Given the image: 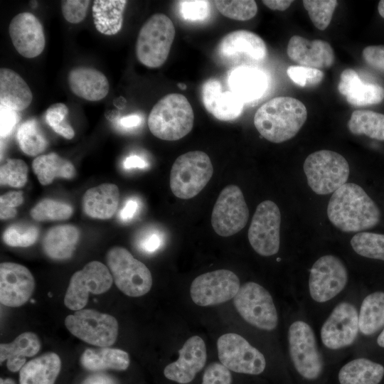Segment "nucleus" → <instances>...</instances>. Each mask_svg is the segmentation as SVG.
<instances>
[{"label": "nucleus", "instance_id": "b1692460", "mask_svg": "<svg viewBox=\"0 0 384 384\" xmlns=\"http://www.w3.org/2000/svg\"><path fill=\"white\" fill-rule=\"evenodd\" d=\"M338 92L348 104L365 107L380 103L384 99V88L372 83H364L358 73L351 68L344 70L338 84Z\"/></svg>", "mask_w": 384, "mask_h": 384}, {"label": "nucleus", "instance_id": "cd10ccee", "mask_svg": "<svg viewBox=\"0 0 384 384\" xmlns=\"http://www.w3.org/2000/svg\"><path fill=\"white\" fill-rule=\"evenodd\" d=\"M32 99L29 86L16 72L0 69V106L19 112L26 109Z\"/></svg>", "mask_w": 384, "mask_h": 384}, {"label": "nucleus", "instance_id": "72a5a7b5", "mask_svg": "<svg viewBox=\"0 0 384 384\" xmlns=\"http://www.w3.org/2000/svg\"><path fill=\"white\" fill-rule=\"evenodd\" d=\"M32 169L43 186L50 184L57 177L71 179L76 174L72 162L54 152L36 157Z\"/></svg>", "mask_w": 384, "mask_h": 384}, {"label": "nucleus", "instance_id": "2eb2a0df", "mask_svg": "<svg viewBox=\"0 0 384 384\" xmlns=\"http://www.w3.org/2000/svg\"><path fill=\"white\" fill-rule=\"evenodd\" d=\"M348 282V272L342 261L332 255L319 258L312 265L309 279L311 298L326 302L339 294Z\"/></svg>", "mask_w": 384, "mask_h": 384}, {"label": "nucleus", "instance_id": "6e6552de", "mask_svg": "<svg viewBox=\"0 0 384 384\" xmlns=\"http://www.w3.org/2000/svg\"><path fill=\"white\" fill-rule=\"evenodd\" d=\"M233 299L235 309L247 323L265 331L276 328L277 309L271 294L262 286L253 282H246Z\"/></svg>", "mask_w": 384, "mask_h": 384}, {"label": "nucleus", "instance_id": "39448f33", "mask_svg": "<svg viewBox=\"0 0 384 384\" xmlns=\"http://www.w3.org/2000/svg\"><path fill=\"white\" fill-rule=\"evenodd\" d=\"M213 174L208 155L202 151H188L174 162L170 173V188L181 199H189L198 194Z\"/></svg>", "mask_w": 384, "mask_h": 384}, {"label": "nucleus", "instance_id": "c9c22d12", "mask_svg": "<svg viewBox=\"0 0 384 384\" xmlns=\"http://www.w3.org/2000/svg\"><path fill=\"white\" fill-rule=\"evenodd\" d=\"M359 330L366 336L384 327V292L368 294L362 302L358 315Z\"/></svg>", "mask_w": 384, "mask_h": 384}, {"label": "nucleus", "instance_id": "1a4fd4ad", "mask_svg": "<svg viewBox=\"0 0 384 384\" xmlns=\"http://www.w3.org/2000/svg\"><path fill=\"white\" fill-rule=\"evenodd\" d=\"M68 331L93 346L108 347L114 343L118 334L117 319L93 309H80L65 319Z\"/></svg>", "mask_w": 384, "mask_h": 384}, {"label": "nucleus", "instance_id": "7c9ffc66", "mask_svg": "<svg viewBox=\"0 0 384 384\" xmlns=\"http://www.w3.org/2000/svg\"><path fill=\"white\" fill-rule=\"evenodd\" d=\"M58 354L46 353L27 362L19 371L20 384H54L60 371Z\"/></svg>", "mask_w": 384, "mask_h": 384}, {"label": "nucleus", "instance_id": "864d4df0", "mask_svg": "<svg viewBox=\"0 0 384 384\" xmlns=\"http://www.w3.org/2000/svg\"><path fill=\"white\" fill-rule=\"evenodd\" d=\"M18 121V112L0 106L1 137H6L10 135Z\"/></svg>", "mask_w": 384, "mask_h": 384}, {"label": "nucleus", "instance_id": "c756f323", "mask_svg": "<svg viewBox=\"0 0 384 384\" xmlns=\"http://www.w3.org/2000/svg\"><path fill=\"white\" fill-rule=\"evenodd\" d=\"M41 346L40 340L36 334L23 333L11 343H1V363L6 361V366L10 371H20L26 363V358L37 354Z\"/></svg>", "mask_w": 384, "mask_h": 384}, {"label": "nucleus", "instance_id": "2f4dec72", "mask_svg": "<svg viewBox=\"0 0 384 384\" xmlns=\"http://www.w3.org/2000/svg\"><path fill=\"white\" fill-rule=\"evenodd\" d=\"M80 363L84 368L90 371L124 370L129 366V357L126 351L118 348H87L82 354Z\"/></svg>", "mask_w": 384, "mask_h": 384}, {"label": "nucleus", "instance_id": "e433bc0d", "mask_svg": "<svg viewBox=\"0 0 384 384\" xmlns=\"http://www.w3.org/2000/svg\"><path fill=\"white\" fill-rule=\"evenodd\" d=\"M354 135H366L384 141V114L372 110H355L347 123Z\"/></svg>", "mask_w": 384, "mask_h": 384}, {"label": "nucleus", "instance_id": "603ef678", "mask_svg": "<svg viewBox=\"0 0 384 384\" xmlns=\"http://www.w3.org/2000/svg\"><path fill=\"white\" fill-rule=\"evenodd\" d=\"M362 56L370 68L384 73V46H369L363 48Z\"/></svg>", "mask_w": 384, "mask_h": 384}, {"label": "nucleus", "instance_id": "f8f14e48", "mask_svg": "<svg viewBox=\"0 0 384 384\" xmlns=\"http://www.w3.org/2000/svg\"><path fill=\"white\" fill-rule=\"evenodd\" d=\"M249 210L241 189L235 185L225 186L220 193L211 215L215 232L228 237L240 231L246 225Z\"/></svg>", "mask_w": 384, "mask_h": 384}, {"label": "nucleus", "instance_id": "37998d69", "mask_svg": "<svg viewBox=\"0 0 384 384\" xmlns=\"http://www.w3.org/2000/svg\"><path fill=\"white\" fill-rule=\"evenodd\" d=\"M39 236L38 227L33 225L13 224L2 235L5 244L11 247H26L33 245Z\"/></svg>", "mask_w": 384, "mask_h": 384}, {"label": "nucleus", "instance_id": "a211bd4d", "mask_svg": "<svg viewBox=\"0 0 384 384\" xmlns=\"http://www.w3.org/2000/svg\"><path fill=\"white\" fill-rule=\"evenodd\" d=\"M220 60L228 65L242 61H261L267 55V46L257 34L247 30H238L225 35L217 46Z\"/></svg>", "mask_w": 384, "mask_h": 384}, {"label": "nucleus", "instance_id": "49530a36", "mask_svg": "<svg viewBox=\"0 0 384 384\" xmlns=\"http://www.w3.org/2000/svg\"><path fill=\"white\" fill-rule=\"evenodd\" d=\"M289 78L302 87H311L319 85L324 78L322 70L304 67L289 66L287 70Z\"/></svg>", "mask_w": 384, "mask_h": 384}, {"label": "nucleus", "instance_id": "a878e982", "mask_svg": "<svg viewBox=\"0 0 384 384\" xmlns=\"http://www.w3.org/2000/svg\"><path fill=\"white\" fill-rule=\"evenodd\" d=\"M70 90L78 97L88 101H99L107 96L110 85L107 77L90 67L78 66L68 73Z\"/></svg>", "mask_w": 384, "mask_h": 384}, {"label": "nucleus", "instance_id": "0eeeda50", "mask_svg": "<svg viewBox=\"0 0 384 384\" xmlns=\"http://www.w3.org/2000/svg\"><path fill=\"white\" fill-rule=\"evenodd\" d=\"M106 261L116 286L126 295L141 297L150 290L151 272L126 248L112 247L107 252Z\"/></svg>", "mask_w": 384, "mask_h": 384}, {"label": "nucleus", "instance_id": "a18cd8bd", "mask_svg": "<svg viewBox=\"0 0 384 384\" xmlns=\"http://www.w3.org/2000/svg\"><path fill=\"white\" fill-rule=\"evenodd\" d=\"M68 114V108L63 103H55L46 110L45 119L46 123L58 134L67 139H71L75 136L72 126L65 121Z\"/></svg>", "mask_w": 384, "mask_h": 384}, {"label": "nucleus", "instance_id": "4be33fe9", "mask_svg": "<svg viewBox=\"0 0 384 384\" xmlns=\"http://www.w3.org/2000/svg\"><path fill=\"white\" fill-rule=\"evenodd\" d=\"M287 53L300 66L319 70L330 68L335 60L334 50L327 41L321 39L309 41L297 35L289 39Z\"/></svg>", "mask_w": 384, "mask_h": 384}, {"label": "nucleus", "instance_id": "a19ab883", "mask_svg": "<svg viewBox=\"0 0 384 384\" xmlns=\"http://www.w3.org/2000/svg\"><path fill=\"white\" fill-rule=\"evenodd\" d=\"M302 3L311 22L320 31H324L329 26L338 5L336 0H304Z\"/></svg>", "mask_w": 384, "mask_h": 384}, {"label": "nucleus", "instance_id": "bf43d9fd", "mask_svg": "<svg viewBox=\"0 0 384 384\" xmlns=\"http://www.w3.org/2000/svg\"><path fill=\"white\" fill-rule=\"evenodd\" d=\"M142 122V118L138 114H129L122 117L119 124L124 129H132L138 127Z\"/></svg>", "mask_w": 384, "mask_h": 384}, {"label": "nucleus", "instance_id": "f704fd0d", "mask_svg": "<svg viewBox=\"0 0 384 384\" xmlns=\"http://www.w3.org/2000/svg\"><path fill=\"white\" fill-rule=\"evenodd\" d=\"M384 375V367L367 358L354 359L340 370L341 384H378Z\"/></svg>", "mask_w": 384, "mask_h": 384}, {"label": "nucleus", "instance_id": "20e7f679", "mask_svg": "<svg viewBox=\"0 0 384 384\" xmlns=\"http://www.w3.org/2000/svg\"><path fill=\"white\" fill-rule=\"evenodd\" d=\"M175 37L172 21L164 14L152 15L139 30L136 43L138 60L150 68L161 66L166 60Z\"/></svg>", "mask_w": 384, "mask_h": 384}, {"label": "nucleus", "instance_id": "412c9836", "mask_svg": "<svg viewBox=\"0 0 384 384\" xmlns=\"http://www.w3.org/2000/svg\"><path fill=\"white\" fill-rule=\"evenodd\" d=\"M206 358L204 341L198 336H191L178 351V358L165 367L164 374L171 380L188 383L204 367Z\"/></svg>", "mask_w": 384, "mask_h": 384}, {"label": "nucleus", "instance_id": "f03ea898", "mask_svg": "<svg viewBox=\"0 0 384 384\" xmlns=\"http://www.w3.org/2000/svg\"><path fill=\"white\" fill-rule=\"evenodd\" d=\"M306 118L307 110L301 101L291 97H277L257 110L254 124L265 139L282 143L293 138Z\"/></svg>", "mask_w": 384, "mask_h": 384}, {"label": "nucleus", "instance_id": "5fc2aeb1", "mask_svg": "<svg viewBox=\"0 0 384 384\" xmlns=\"http://www.w3.org/2000/svg\"><path fill=\"white\" fill-rule=\"evenodd\" d=\"M163 238L157 232H150L145 234L139 241V249L146 253H154L162 245Z\"/></svg>", "mask_w": 384, "mask_h": 384}, {"label": "nucleus", "instance_id": "aec40b11", "mask_svg": "<svg viewBox=\"0 0 384 384\" xmlns=\"http://www.w3.org/2000/svg\"><path fill=\"white\" fill-rule=\"evenodd\" d=\"M9 33L15 49L26 58H36L44 50L46 38L43 25L31 13L16 15L9 23Z\"/></svg>", "mask_w": 384, "mask_h": 384}, {"label": "nucleus", "instance_id": "4c0bfd02", "mask_svg": "<svg viewBox=\"0 0 384 384\" xmlns=\"http://www.w3.org/2000/svg\"><path fill=\"white\" fill-rule=\"evenodd\" d=\"M16 137L21 151L31 156H38L48 145L47 139L35 119L23 122L18 129Z\"/></svg>", "mask_w": 384, "mask_h": 384}, {"label": "nucleus", "instance_id": "0e129e2a", "mask_svg": "<svg viewBox=\"0 0 384 384\" xmlns=\"http://www.w3.org/2000/svg\"><path fill=\"white\" fill-rule=\"evenodd\" d=\"M0 384H15V383L11 378H1Z\"/></svg>", "mask_w": 384, "mask_h": 384}, {"label": "nucleus", "instance_id": "423d86ee", "mask_svg": "<svg viewBox=\"0 0 384 384\" xmlns=\"http://www.w3.org/2000/svg\"><path fill=\"white\" fill-rule=\"evenodd\" d=\"M307 183L319 195L335 192L346 183L350 168L346 159L331 150H319L309 154L303 165Z\"/></svg>", "mask_w": 384, "mask_h": 384}, {"label": "nucleus", "instance_id": "bb28decb", "mask_svg": "<svg viewBox=\"0 0 384 384\" xmlns=\"http://www.w3.org/2000/svg\"><path fill=\"white\" fill-rule=\"evenodd\" d=\"M119 191L117 185L102 183L88 189L82 196L84 213L90 218L106 220L117 211Z\"/></svg>", "mask_w": 384, "mask_h": 384}, {"label": "nucleus", "instance_id": "4468645a", "mask_svg": "<svg viewBox=\"0 0 384 384\" xmlns=\"http://www.w3.org/2000/svg\"><path fill=\"white\" fill-rule=\"evenodd\" d=\"M280 223L281 213L275 203L267 200L257 206L247 234L257 253L268 257L279 251Z\"/></svg>", "mask_w": 384, "mask_h": 384}, {"label": "nucleus", "instance_id": "6e6d98bb", "mask_svg": "<svg viewBox=\"0 0 384 384\" xmlns=\"http://www.w3.org/2000/svg\"><path fill=\"white\" fill-rule=\"evenodd\" d=\"M139 203L135 198H129L125 203L122 209L120 210L119 216L124 222H128L133 219L139 210Z\"/></svg>", "mask_w": 384, "mask_h": 384}, {"label": "nucleus", "instance_id": "58836bf2", "mask_svg": "<svg viewBox=\"0 0 384 384\" xmlns=\"http://www.w3.org/2000/svg\"><path fill=\"white\" fill-rule=\"evenodd\" d=\"M351 245L361 256L384 261L383 234L360 232L353 236Z\"/></svg>", "mask_w": 384, "mask_h": 384}, {"label": "nucleus", "instance_id": "6ab92c4d", "mask_svg": "<svg viewBox=\"0 0 384 384\" xmlns=\"http://www.w3.org/2000/svg\"><path fill=\"white\" fill-rule=\"evenodd\" d=\"M35 280L29 270L15 262L0 265V301L5 306L18 307L31 297Z\"/></svg>", "mask_w": 384, "mask_h": 384}, {"label": "nucleus", "instance_id": "9d476101", "mask_svg": "<svg viewBox=\"0 0 384 384\" xmlns=\"http://www.w3.org/2000/svg\"><path fill=\"white\" fill-rule=\"evenodd\" d=\"M112 282V276L103 263L90 262L71 277L64 304L71 310H80L87 304L90 293H105L111 287Z\"/></svg>", "mask_w": 384, "mask_h": 384}, {"label": "nucleus", "instance_id": "de8ad7c7", "mask_svg": "<svg viewBox=\"0 0 384 384\" xmlns=\"http://www.w3.org/2000/svg\"><path fill=\"white\" fill-rule=\"evenodd\" d=\"M179 13L183 18L189 21H201L210 13V1L202 0L180 1Z\"/></svg>", "mask_w": 384, "mask_h": 384}, {"label": "nucleus", "instance_id": "393cba45", "mask_svg": "<svg viewBox=\"0 0 384 384\" xmlns=\"http://www.w3.org/2000/svg\"><path fill=\"white\" fill-rule=\"evenodd\" d=\"M230 91L244 103L262 97L268 87L266 74L261 70L247 65L234 68L228 78Z\"/></svg>", "mask_w": 384, "mask_h": 384}, {"label": "nucleus", "instance_id": "09e8293b", "mask_svg": "<svg viewBox=\"0 0 384 384\" xmlns=\"http://www.w3.org/2000/svg\"><path fill=\"white\" fill-rule=\"evenodd\" d=\"M90 3L89 0L61 1V11L64 18L71 23H80L87 15Z\"/></svg>", "mask_w": 384, "mask_h": 384}, {"label": "nucleus", "instance_id": "dca6fc26", "mask_svg": "<svg viewBox=\"0 0 384 384\" xmlns=\"http://www.w3.org/2000/svg\"><path fill=\"white\" fill-rule=\"evenodd\" d=\"M240 287L239 278L234 272L218 270L194 279L191 285V297L198 306L216 305L234 298Z\"/></svg>", "mask_w": 384, "mask_h": 384}, {"label": "nucleus", "instance_id": "f3484780", "mask_svg": "<svg viewBox=\"0 0 384 384\" xmlns=\"http://www.w3.org/2000/svg\"><path fill=\"white\" fill-rule=\"evenodd\" d=\"M359 330L356 307L348 302L339 303L322 325L321 338L330 349H339L352 344Z\"/></svg>", "mask_w": 384, "mask_h": 384}, {"label": "nucleus", "instance_id": "c03bdc74", "mask_svg": "<svg viewBox=\"0 0 384 384\" xmlns=\"http://www.w3.org/2000/svg\"><path fill=\"white\" fill-rule=\"evenodd\" d=\"M28 171V166L24 161L18 159H9L0 169L1 184L21 188L26 183Z\"/></svg>", "mask_w": 384, "mask_h": 384}, {"label": "nucleus", "instance_id": "8fccbe9b", "mask_svg": "<svg viewBox=\"0 0 384 384\" xmlns=\"http://www.w3.org/2000/svg\"><path fill=\"white\" fill-rule=\"evenodd\" d=\"M232 375L229 369L220 363H212L206 369L202 384H230Z\"/></svg>", "mask_w": 384, "mask_h": 384}, {"label": "nucleus", "instance_id": "7ed1b4c3", "mask_svg": "<svg viewBox=\"0 0 384 384\" xmlns=\"http://www.w3.org/2000/svg\"><path fill=\"white\" fill-rule=\"evenodd\" d=\"M194 114L187 98L178 93L162 97L151 109L148 127L156 137L166 141L178 140L192 129Z\"/></svg>", "mask_w": 384, "mask_h": 384}, {"label": "nucleus", "instance_id": "9b49d317", "mask_svg": "<svg viewBox=\"0 0 384 384\" xmlns=\"http://www.w3.org/2000/svg\"><path fill=\"white\" fill-rule=\"evenodd\" d=\"M288 341L290 357L298 373L306 379L317 378L323 361L311 326L302 321H294L289 328Z\"/></svg>", "mask_w": 384, "mask_h": 384}, {"label": "nucleus", "instance_id": "79ce46f5", "mask_svg": "<svg viewBox=\"0 0 384 384\" xmlns=\"http://www.w3.org/2000/svg\"><path fill=\"white\" fill-rule=\"evenodd\" d=\"M214 4L221 14L233 20H250L257 12V4L253 0H218Z\"/></svg>", "mask_w": 384, "mask_h": 384}, {"label": "nucleus", "instance_id": "e2e57ef3", "mask_svg": "<svg viewBox=\"0 0 384 384\" xmlns=\"http://www.w3.org/2000/svg\"><path fill=\"white\" fill-rule=\"evenodd\" d=\"M378 10L379 14L384 18V0L379 1L378 5Z\"/></svg>", "mask_w": 384, "mask_h": 384}, {"label": "nucleus", "instance_id": "ea45409f", "mask_svg": "<svg viewBox=\"0 0 384 384\" xmlns=\"http://www.w3.org/2000/svg\"><path fill=\"white\" fill-rule=\"evenodd\" d=\"M30 214L37 221L64 220L71 217L73 208L58 201L44 198L31 208Z\"/></svg>", "mask_w": 384, "mask_h": 384}, {"label": "nucleus", "instance_id": "4d7b16f0", "mask_svg": "<svg viewBox=\"0 0 384 384\" xmlns=\"http://www.w3.org/2000/svg\"><path fill=\"white\" fill-rule=\"evenodd\" d=\"M147 166L146 161L141 156L132 155L127 156L123 161V167L125 169H144Z\"/></svg>", "mask_w": 384, "mask_h": 384}, {"label": "nucleus", "instance_id": "69168bd1", "mask_svg": "<svg viewBox=\"0 0 384 384\" xmlns=\"http://www.w3.org/2000/svg\"><path fill=\"white\" fill-rule=\"evenodd\" d=\"M178 85L180 87V88H181V89H183V90L185 89V88L186 87V85H184V84H182V83H180V84H178Z\"/></svg>", "mask_w": 384, "mask_h": 384}, {"label": "nucleus", "instance_id": "ddd939ff", "mask_svg": "<svg viewBox=\"0 0 384 384\" xmlns=\"http://www.w3.org/2000/svg\"><path fill=\"white\" fill-rule=\"evenodd\" d=\"M217 348L220 363L230 370L258 375L265 368L263 354L239 334L222 335L218 339Z\"/></svg>", "mask_w": 384, "mask_h": 384}, {"label": "nucleus", "instance_id": "f257e3e1", "mask_svg": "<svg viewBox=\"0 0 384 384\" xmlns=\"http://www.w3.org/2000/svg\"><path fill=\"white\" fill-rule=\"evenodd\" d=\"M330 222L346 233H356L375 227L380 220L376 203L359 186L346 183L333 193L327 206Z\"/></svg>", "mask_w": 384, "mask_h": 384}, {"label": "nucleus", "instance_id": "473e14b6", "mask_svg": "<svg viewBox=\"0 0 384 384\" xmlns=\"http://www.w3.org/2000/svg\"><path fill=\"white\" fill-rule=\"evenodd\" d=\"M125 0H95L92 5L93 21L101 33L112 36L117 33L123 23Z\"/></svg>", "mask_w": 384, "mask_h": 384}, {"label": "nucleus", "instance_id": "3c124183", "mask_svg": "<svg viewBox=\"0 0 384 384\" xmlns=\"http://www.w3.org/2000/svg\"><path fill=\"white\" fill-rule=\"evenodd\" d=\"M24 201L21 191L7 192L0 197V218L1 220L13 218L16 215V207Z\"/></svg>", "mask_w": 384, "mask_h": 384}, {"label": "nucleus", "instance_id": "052dcab7", "mask_svg": "<svg viewBox=\"0 0 384 384\" xmlns=\"http://www.w3.org/2000/svg\"><path fill=\"white\" fill-rule=\"evenodd\" d=\"M262 3L272 10L284 11L293 3L289 0H264Z\"/></svg>", "mask_w": 384, "mask_h": 384}, {"label": "nucleus", "instance_id": "5701e85b", "mask_svg": "<svg viewBox=\"0 0 384 384\" xmlns=\"http://www.w3.org/2000/svg\"><path fill=\"white\" fill-rule=\"evenodd\" d=\"M201 96L206 110L219 120H233L242 112L244 102L230 90L223 91L220 82L215 78L203 84Z\"/></svg>", "mask_w": 384, "mask_h": 384}, {"label": "nucleus", "instance_id": "c85d7f7f", "mask_svg": "<svg viewBox=\"0 0 384 384\" xmlns=\"http://www.w3.org/2000/svg\"><path fill=\"white\" fill-rule=\"evenodd\" d=\"M80 238L78 229L73 225H60L50 228L42 240L44 253L55 260L72 257Z\"/></svg>", "mask_w": 384, "mask_h": 384}, {"label": "nucleus", "instance_id": "13d9d810", "mask_svg": "<svg viewBox=\"0 0 384 384\" xmlns=\"http://www.w3.org/2000/svg\"><path fill=\"white\" fill-rule=\"evenodd\" d=\"M82 384H114V381L107 374L95 373L86 378Z\"/></svg>", "mask_w": 384, "mask_h": 384}, {"label": "nucleus", "instance_id": "680f3d73", "mask_svg": "<svg viewBox=\"0 0 384 384\" xmlns=\"http://www.w3.org/2000/svg\"><path fill=\"white\" fill-rule=\"evenodd\" d=\"M377 343L379 346L384 348V329L377 338Z\"/></svg>", "mask_w": 384, "mask_h": 384}]
</instances>
